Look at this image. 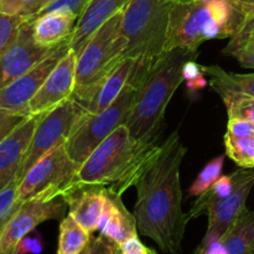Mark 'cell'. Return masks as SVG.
Masks as SVG:
<instances>
[{
	"instance_id": "6da1fadb",
	"label": "cell",
	"mask_w": 254,
	"mask_h": 254,
	"mask_svg": "<svg viewBox=\"0 0 254 254\" xmlns=\"http://www.w3.org/2000/svg\"><path fill=\"white\" fill-rule=\"evenodd\" d=\"M188 148L174 130L141 171L135 183L134 217L136 228L165 253L181 254V243L190 221L183 211L180 168Z\"/></svg>"
},
{
	"instance_id": "7a4b0ae2",
	"label": "cell",
	"mask_w": 254,
	"mask_h": 254,
	"mask_svg": "<svg viewBox=\"0 0 254 254\" xmlns=\"http://www.w3.org/2000/svg\"><path fill=\"white\" fill-rule=\"evenodd\" d=\"M158 146L156 140H135L128 128L121 126L79 165L64 192L78 186H102L122 196L135 185Z\"/></svg>"
},
{
	"instance_id": "3957f363",
	"label": "cell",
	"mask_w": 254,
	"mask_h": 254,
	"mask_svg": "<svg viewBox=\"0 0 254 254\" xmlns=\"http://www.w3.org/2000/svg\"><path fill=\"white\" fill-rule=\"evenodd\" d=\"M196 56L197 51L189 49L168 50L153 60L144 72L136 86L135 99L126 122V127L135 140H156L166 107L184 82V64Z\"/></svg>"
},
{
	"instance_id": "277c9868",
	"label": "cell",
	"mask_w": 254,
	"mask_h": 254,
	"mask_svg": "<svg viewBox=\"0 0 254 254\" xmlns=\"http://www.w3.org/2000/svg\"><path fill=\"white\" fill-rule=\"evenodd\" d=\"M246 17L236 0L175 2L170 14L166 51L176 47L197 51L203 42L235 36Z\"/></svg>"
},
{
	"instance_id": "5b68a950",
	"label": "cell",
	"mask_w": 254,
	"mask_h": 254,
	"mask_svg": "<svg viewBox=\"0 0 254 254\" xmlns=\"http://www.w3.org/2000/svg\"><path fill=\"white\" fill-rule=\"evenodd\" d=\"M123 11L104 22L76 59V84L71 98L78 104L124 60L127 40L122 32Z\"/></svg>"
},
{
	"instance_id": "8992f818",
	"label": "cell",
	"mask_w": 254,
	"mask_h": 254,
	"mask_svg": "<svg viewBox=\"0 0 254 254\" xmlns=\"http://www.w3.org/2000/svg\"><path fill=\"white\" fill-rule=\"evenodd\" d=\"M174 0H130L123 10L124 59L155 60L166 51Z\"/></svg>"
},
{
	"instance_id": "52a82bcc",
	"label": "cell",
	"mask_w": 254,
	"mask_h": 254,
	"mask_svg": "<svg viewBox=\"0 0 254 254\" xmlns=\"http://www.w3.org/2000/svg\"><path fill=\"white\" fill-rule=\"evenodd\" d=\"M136 88L127 84L116 101L97 114H86L78 127L67 139L66 148L72 160L81 165L92 151L103 143L116 129L126 126L135 99Z\"/></svg>"
},
{
	"instance_id": "ba28073f",
	"label": "cell",
	"mask_w": 254,
	"mask_h": 254,
	"mask_svg": "<svg viewBox=\"0 0 254 254\" xmlns=\"http://www.w3.org/2000/svg\"><path fill=\"white\" fill-rule=\"evenodd\" d=\"M78 168V164L69 156L66 143L52 149L20 180L16 202L22 203L34 198L51 200L62 196Z\"/></svg>"
},
{
	"instance_id": "9c48e42d",
	"label": "cell",
	"mask_w": 254,
	"mask_h": 254,
	"mask_svg": "<svg viewBox=\"0 0 254 254\" xmlns=\"http://www.w3.org/2000/svg\"><path fill=\"white\" fill-rule=\"evenodd\" d=\"M86 114L88 112L72 98L66 99L51 111L41 114L20 168L17 181L20 183L25 174L42 156L66 143Z\"/></svg>"
},
{
	"instance_id": "30bf717a",
	"label": "cell",
	"mask_w": 254,
	"mask_h": 254,
	"mask_svg": "<svg viewBox=\"0 0 254 254\" xmlns=\"http://www.w3.org/2000/svg\"><path fill=\"white\" fill-rule=\"evenodd\" d=\"M71 50V39L55 47L44 60L25 72L0 91V109L10 113L29 117L27 108L32 97L37 93L44 82L60 61Z\"/></svg>"
},
{
	"instance_id": "8fae6325",
	"label": "cell",
	"mask_w": 254,
	"mask_h": 254,
	"mask_svg": "<svg viewBox=\"0 0 254 254\" xmlns=\"http://www.w3.org/2000/svg\"><path fill=\"white\" fill-rule=\"evenodd\" d=\"M67 202L62 196L51 200L25 201L0 233V254H16L21 241L40 223L56 220L64 213Z\"/></svg>"
},
{
	"instance_id": "7c38bea8",
	"label": "cell",
	"mask_w": 254,
	"mask_h": 254,
	"mask_svg": "<svg viewBox=\"0 0 254 254\" xmlns=\"http://www.w3.org/2000/svg\"><path fill=\"white\" fill-rule=\"evenodd\" d=\"M233 190L228 197L217 201L207 210V232L202 241L221 240L246 210V201L254 186L253 169H238L231 174Z\"/></svg>"
},
{
	"instance_id": "4fadbf2b",
	"label": "cell",
	"mask_w": 254,
	"mask_h": 254,
	"mask_svg": "<svg viewBox=\"0 0 254 254\" xmlns=\"http://www.w3.org/2000/svg\"><path fill=\"white\" fill-rule=\"evenodd\" d=\"M32 21L34 17H29L22 22L16 39L0 56V91L44 60L55 49L44 47L35 41Z\"/></svg>"
},
{
	"instance_id": "5bb4252c",
	"label": "cell",
	"mask_w": 254,
	"mask_h": 254,
	"mask_svg": "<svg viewBox=\"0 0 254 254\" xmlns=\"http://www.w3.org/2000/svg\"><path fill=\"white\" fill-rule=\"evenodd\" d=\"M76 54L69 50L52 69L41 88L30 101L27 108L29 117L41 116L71 98L76 84Z\"/></svg>"
},
{
	"instance_id": "9a60e30c",
	"label": "cell",
	"mask_w": 254,
	"mask_h": 254,
	"mask_svg": "<svg viewBox=\"0 0 254 254\" xmlns=\"http://www.w3.org/2000/svg\"><path fill=\"white\" fill-rule=\"evenodd\" d=\"M40 116L27 117L0 143V192L17 180Z\"/></svg>"
},
{
	"instance_id": "2e32d148",
	"label": "cell",
	"mask_w": 254,
	"mask_h": 254,
	"mask_svg": "<svg viewBox=\"0 0 254 254\" xmlns=\"http://www.w3.org/2000/svg\"><path fill=\"white\" fill-rule=\"evenodd\" d=\"M69 215L89 233L98 230L106 203V189L102 186H78L62 195Z\"/></svg>"
},
{
	"instance_id": "e0dca14e",
	"label": "cell",
	"mask_w": 254,
	"mask_h": 254,
	"mask_svg": "<svg viewBox=\"0 0 254 254\" xmlns=\"http://www.w3.org/2000/svg\"><path fill=\"white\" fill-rule=\"evenodd\" d=\"M193 254H254V211L246 208L221 240L202 241Z\"/></svg>"
},
{
	"instance_id": "ac0fdd59",
	"label": "cell",
	"mask_w": 254,
	"mask_h": 254,
	"mask_svg": "<svg viewBox=\"0 0 254 254\" xmlns=\"http://www.w3.org/2000/svg\"><path fill=\"white\" fill-rule=\"evenodd\" d=\"M130 0H91L81 16L71 36V50L78 56L94 32L118 12L123 11Z\"/></svg>"
},
{
	"instance_id": "d6986e66",
	"label": "cell",
	"mask_w": 254,
	"mask_h": 254,
	"mask_svg": "<svg viewBox=\"0 0 254 254\" xmlns=\"http://www.w3.org/2000/svg\"><path fill=\"white\" fill-rule=\"evenodd\" d=\"M106 189V188H104ZM98 231L114 243L121 246L129 238L138 236L134 215L128 212L122 201V196L106 189V203L102 213Z\"/></svg>"
},
{
	"instance_id": "ffe728a7",
	"label": "cell",
	"mask_w": 254,
	"mask_h": 254,
	"mask_svg": "<svg viewBox=\"0 0 254 254\" xmlns=\"http://www.w3.org/2000/svg\"><path fill=\"white\" fill-rule=\"evenodd\" d=\"M134 67L133 59L122 60L121 64L94 88L87 101L81 104L89 114H97L111 106L128 84Z\"/></svg>"
},
{
	"instance_id": "44dd1931",
	"label": "cell",
	"mask_w": 254,
	"mask_h": 254,
	"mask_svg": "<svg viewBox=\"0 0 254 254\" xmlns=\"http://www.w3.org/2000/svg\"><path fill=\"white\" fill-rule=\"evenodd\" d=\"M77 20L74 15L61 11H51L34 17L32 31L35 41L50 49L59 46L71 39Z\"/></svg>"
},
{
	"instance_id": "7402d4cb",
	"label": "cell",
	"mask_w": 254,
	"mask_h": 254,
	"mask_svg": "<svg viewBox=\"0 0 254 254\" xmlns=\"http://www.w3.org/2000/svg\"><path fill=\"white\" fill-rule=\"evenodd\" d=\"M205 76L210 77V86L220 94H243L254 97V73L242 74L227 72L220 66H201Z\"/></svg>"
},
{
	"instance_id": "603a6c76",
	"label": "cell",
	"mask_w": 254,
	"mask_h": 254,
	"mask_svg": "<svg viewBox=\"0 0 254 254\" xmlns=\"http://www.w3.org/2000/svg\"><path fill=\"white\" fill-rule=\"evenodd\" d=\"M91 241V233L87 232L68 213L60 225V238L57 254H81Z\"/></svg>"
},
{
	"instance_id": "cb8c5ba5",
	"label": "cell",
	"mask_w": 254,
	"mask_h": 254,
	"mask_svg": "<svg viewBox=\"0 0 254 254\" xmlns=\"http://www.w3.org/2000/svg\"><path fill=\"white\" fill-rule=\"evenodd\" d=\"M233 190V180L232 175H221L210 189L205 191L202 195L197 197V200L193 203L192 208L188 213L189 218H196L201 216L202 213H207V210L216 203L217 201L223 200L228 197L232 193Z\"/></svg>"
},
{
	"instance_id": "d4e9b609",
	"label": "cell",
	"mask_w": 254,
	"mask_h": 254,
	"mask_svg": "<svg viewBox=\"0 0 254 254\" xmlns=\"http://www.w3.org/2000/svg\"><path fill=\"white\" fill-rule=\"evenodd\" d=\"M223 54L235 57L246 68H254V29L231 37Z\"/></svg>"
},
{
	"instance_id": "484cf974",
	"label": "cell",
	"mask_w": 254,
	"mask_h": 254,
	"mask_svg": "<svg viewBox=\"0 0 254 254\" xmlns=\"http://www.w3.org/2000/svg\"><path fill=\"white\" fill-rule=\"evenodd\" d=\"M226 154L243 169H254V139L225 135Z\"/></svg>"
},
{
	"instance_id": "4316f807",
	"label": "cell",
	"mask_w": 254,
	"mask_h": 254,
	"mask_svg": "<svg viewBox=\"0 0 254 254\" xmlns=\"http://www.w3.org/2000/svg\"><path fill=\"white\" fill-rule=\"evenodd\" d=\"M225 163V155H220L208 161L205 168L200 171L188 190V197H198L222 175V168Z\"/></svg>"
},
{
	"instance_id": "83f0119b",
	"label": "cell",
	"mask_w": 254,
	"mask_h": 254,
	"mask_svg": "<svg viewBox=\"0 0 254 254\" xmlns=\"http://www.w3.org/2000/svg\"><path fill=\"white\" fill-rule=\"evenodd\" d=\"M54 0H0V12L22 17H36Z\"/></svg>"
},
{
	"instance_id": "f1b7e54d",
	"label": "cell",
	"mask_w": 254,
	"mask_h": 254,
	"mask_svg": "<svg viewBox=\"0 0 254 254\" xmlns=\"http://www.w3.org/2000/svg\"><path fill=\"white\" fill-rule=\"evenodd\" d=\"M221 98L227 109L228 119H242L254 123V97L225 94Z\"/></svg>"
},
{
	"instance_id": "f546056e",
	"label": "cell",
	"mask_w": 254,
	"mask_h": 254,
	"mask_svg": "<svg viewBox=\"0 0 254 254\" xmlns=\"http://www.w3.org/2000/svg\"><path fill=\"white\" fill-rule=\"evenodd\" d=\"M27 17L7 15L0 12V56L14 42L20 26Z\"/></svg>"
},
{
	"instance_id": "4dcf8cb0",
	"label": "cell",
	"mask_w": 254,
	"mask_h": 254,
	"mask_svg": "<svg viewBox=\"0 0 254 254\" xmlns=\"http://www.w3.org/2000/svg\"><path fill=\"white\" fill-rule=\"evenodd\" d=\"M91 0H54L49 6L45 10H42L39 15L47 14L51 11H61V12H68V14L74 15L78 19L88 2ZM37 15V16H39Z\"/></svg>"
},
{
	"instance_id": "1f68e13d",
	"label": "cell",
	"mask_w": 254,
	"mask_h": 254,
	"mask_svg": "<svg viewBox=\"0 0 254 254\" xmlns=\"http://www.w3.org/2000/svg\"><path fill=\"white\" fill-rule=\"evenodd\" d=\"M86 254H121V250L117 243L101 235L96 238H91Z\"/></svg>"
},
{
	"instance_id": "d6a6232c",
	"label": "cell",
	"mask_w": 254,
	"mask_h": 254,
	"mask_svg": "<svg viewBox=\"0 0 254 254\" xmlns=\"http://www.w3.org/2000/svg\"><path fill=\"white\" fill-rule=\"evenodd\" d=\"M26 118L27 117L22 114L10 113L0 109V143Z\"/></svg>"
},
{
	"instance_id": "836d02e7",
	"label": "cell",
	"mask_w": 254,
	"mask_h": 254,
	"mask_svg": "<svg viewBox=\"0 0 254 254\" xmlns=\"http://www.w3.org/2000/svg\"><path fill=\"white\" fill-rule=\"evenodd\" d=\"M227 133L236 138H252L254 135V123L242 119H228Z\"/></svg>"
},
{
	"instance_id": "e575fe53",
	"label": "cell",
	"mask_w": 254,
	"mask_h": 254,
	"mask_svg": "<svg viewBox=\"0 0 254 254\" xmlns=\"http://www.w3.org/2000/svg\"><path fill=\"white\" fill-rule=\"evenodd\" d=\"M121 254H156L153 250L146 248L143 243L139 241L138 236L133 238H129L124 243L119 246Z\"/></svg>"
},
{
	"instance_id": "d590c367",
	"label": "cell",
	"mask_w": 254,
	"mask_h": 254,
	"mask_svg": "<svg viewBox=\"0 0 254 254\" xmlns=\"http://www.w3.org/2000/svg\"><path fill=\"white\" fill-rule=\"evenodd\" d=\"M203 71L201 64H198L197 62L193 60H189L185 64H184L183 68V76H184V81L185 82H190L193 81V79L198 78V77L203 76Z\"/></svg>"
},
{
	"instance_id": "8d00e7d4",
	"label": "cell",
	"mask_w": 254,
	"mask_h": 254,
	"mask_svg": "<svg viewBox=\"0 0 254 254\" xmlns=\"http://www.w3.org/2000/svg\"><path fill=\"white\" fill-rule=\"evenodd\" d=\"M186 86H188L190 92H197L198 89H202L203 87L207 86V79L205 78V74H203V76L198 77V78L193 79V81L186 82Z\"/></svg>"
},
{
	"instance_id": "74e56055",
	"label": "cell",
	"mask_w": 254,
	"mask_h": 254,
	"mask_svg": "<svg viewBox=\"0 0 254 254\" xmlns=\"http://www.w3.org/2000/svg\"><path fill=\"white\" fill-rule=\"evenodd\" d=\"M236 2H237L238 6L242 9V11L245 12L246 16H248V15L252 14L254 11V0H236Z\"/></svg>"
},
{
	"instance_id": "f35d334b",
	"label": "cell",
	"mask_w": 254,
	"mask_h": 254,
	"mask_svg": "<svg viewBox=\"0 0 254 254\" xmlns=\"http://www.w3.org/2000/svg\"><path fill=\"white\" fill-rule=\"evenodd\" d=\"M253 29H254V11L252 12V14H250L247 17H246L245 24H243V26L241 27V30L237 32V34L248 32V31H251V30H253Z\"/></svg>"
},
{
	"instance_id": "ab89813d",
	"label": "cell",
	"mask_w": 254,
	"mask_h": 254,
	"mask_svg": "<svg viewBox=\"0 0 254 254\" xmlns=\"http://www.w3.org/2000/svg\"><path fill=\"white\" fill-rule=\"evenodd\" d=\"M175 2H179V4H184V2H191L195 1V0H174Z\"/></svg>"
},
{
	"instance_id": "60d3db41",
	"label": "cell",
	"mask_w": 254,
	"mask_h": 254,
	"mask_svg": "<svg viewBox=\"0 0 254 254\" xmlns=\"http://www.w3.org/2000/svg\"><path fill=\"white\" fill-rule=\"evenodd\" d=\"M86 251H87V247H86V250H84V251H83V252H82L81 254H86Z\"/></svg>"
}]
</instances>
